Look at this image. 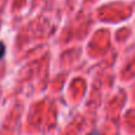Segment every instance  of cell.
<instances>
[{
	"label": "cell",
	"mask_w": 135,
	"mask_h": 135,
	"mask_svg": "<svg viewBox=\"0 0 135 135\" xmlns=\"http://www.w3.org/2000/svg\"><path fill=\"white\" fill-rule=\"evenodd\" d=\"M88 135H100V133H98V132H91V133H89Z\"/></svg>",
	"instance_id": "obj_2"
},
{
	"label": "cell",
	"mask_w": 135,
	"mask_h": 135,
	"mask_svg": "<svg viewBox=\"0 0 135 135\" xmlns=\"http://www.w3.org/2000/svg\"><path fill=\"white\" fill-rule=\"evenodd\" d=\"M5 52H6V46H5V44L2 42H0V59L4 57Z\"/></svg>",
	"instance_id": "obj_1"
}]
</instances>
